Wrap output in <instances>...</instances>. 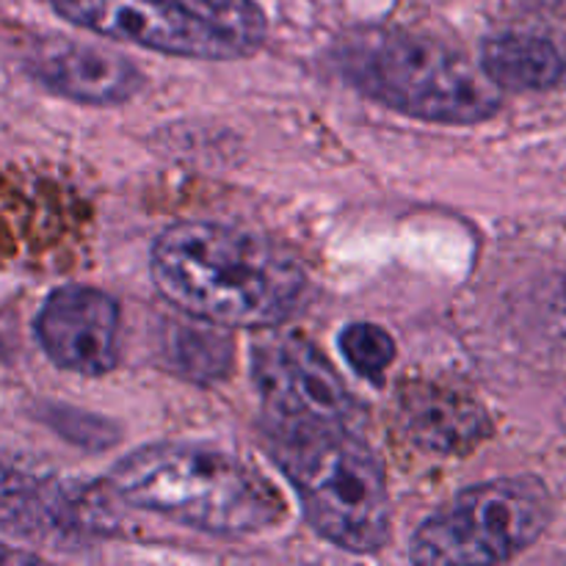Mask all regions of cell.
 <instances>
[{"mask_svg":"<svg viewBox=\"0 0 566 566\" xmlns=\"http://www.w3.org/2000/svg\"><path fill=\"white\" fill-rule=\"evenodd\" d=\"M105 495L210 536H252L285 517L274 484L208 446L164 442L133 451L105 479Z\"/></svg>","mask_w":566,"mask_h":566,"instance_id":"cell-2","label":"cell"},{"mask_svg":"<svg viewBox=\"0 0 566 566\" xmlns=\"http://www.w3.org/2000/svg\"><path fill=\"white\" fill-rule=\"evenodd\" d=\"M564 304H566V282H564Z\"/></svg>","mask_w":566,"mask_h":566,"instance_id":"cell-16","label":"cell"},{"mask_svg":"<svg viewBox=\"0 0 566 566\" xmlns=\"http://www.w3.org/2000/svg\"><path fill=\"white\" fill-rule=\"evenodd\" d=\"M269 451L324 539L348 553H376L387 545L392 512L385 468L352 426L271 420Z\"/></svg>","mask_w":566,"mask_h":566,"instance_id":"cell-3","label":"cell"},{"mask_svg":"<svg viewBox=\"0 0 566 566\" xmlns=\"http://www.w3.org/2000/svg\"><path fill=\"white\" fill-rule=\"evenodd\" d=\"M99 523L105 514L97 492L72 490L64 481L0 459V528L28 539L72 542L103 534Z\"/></svg>","mask_w":566,"mask_h":566,"instance_id":"cell-9","label":"cell"},{"mask_svg":"<svg viewBox=\"0 0 566 566\" xmlns=\"http://www.w3.org/2000/svg\"><path fill=\"white\" fill-rule=\"evenodd\" d=\"M59 17L86 31L182 59L230 61L247 50L227 33L171 0H44Z\"/></svg>","mask_w":566,"mask_h":566,"instance_id":"cell-7","label":"cell"},{"mask_svg":"<svg viewBox=\"0 0 566 566\" xmlns=\"http://www.w3.org/2000/svg\"><path fill=\"white\" fill-rule=\"evenodd\" d=\"M340 352L359 376L379 381L396 359V343L381 326L359 321L340 332Z\"/></svg>","mask_w":566,"mask_h":566,"instance_id":"cell-15","label":"cell"},{"mask_svg":"<svg viewBox=\"0 0 566 566\" xmlns=\"http://www.w3.org/2000/svg\"><path fill=\"white\" fill-rule=\"evenodd\" d=\"M335 61L357 92L415 119L479 125L501 111V88L486 72L434 36L363 28L340 39Z\"/></svg>","mask_w":566,"mask_h":566,"instance_id":"cell-4","label":"cell"},{"mask_svg":"<svg viewBox=\"0 0 566 566\" xmlns=\"http://www.w3.org/2000/svg\"><path fill=\"white\" fill-rule=\"evenodd\" d=\"M481 70L497 88L545 92L566 72V55L553 39L536 33H497L481 48Z\"/></svg>","mask_w":566,"mask_h":566,"instance_id":"cell-12","label":"cell"},{"mask_svg":"<svg viewBox=\"0 0 566 566\" xmlns=\"http://www.w3.org/2000/svg\"><path fill=\"white\" fill-rule=\"evenodd\" d=\"M551 523L536 479H497L459 492L412 536L415 564H503L528 551Z\"/></svg>","mask_w":566,"mask_h":566,"instance_id":"cell-5","label":"cell"},{"mask_svg":"<svg viewBox=\"0 0 566 566\" xmlns=\"http://www.w3.org/2000/svg\"><path fill=\"white\" fill-rule=\"evenodd\" d=\"M171 3L219 28L232 42L241 44L247 55H252L269 33V20L258 0H171Z\"/></svg>","mask_w":566,"mask_h":566,"instance_id":"cell-14","label":"cell"},{"mask_svg":"<svg viewBox=\"0 0 566 566\" xmlns=\"http://www.w3.org/2000/svg\"><path fill=\"white\" fill-rule=\"evenodd\" d=\"M149 269L171 304L208 324H282L307 293V274L293 254L269 238L210 221L160 232Z\"/></svg>","mask_w":566,"mask_h":566,"instance_id":"cell-1","label":"cell"},{"mask_svg":"<svg viewBox=\"0 0 566 566\" xmlns=\"http://www.w3.org/2000/svg\"><path fill=\"white\" fill-rule=\"evenodd\" d=\"M252 379L274 423L352 426L357 401L329 359L298 335L254 343Z\"/></svg>","mask_w":566,"mask_h":566,"instance_id":"cell-6","label":"cell"},{"mask_svg":"<svg viewBox=\"0 0 566 566\" xmlns=\"http://www.w3.org/2000/svg\"><path fill=\"white\" fill-rule=\"evenodd\" d=\"M171 365L197 381H219L230 374L232 343L208 326H175L171 329Z\"/></svg>","mask_w":566,"mask_h":566,"instance_id":"cell-13","label":"cell"},{"mask_svg":"<svg viewBox=\"0 0 566 566\" xmlns=\"http://www.w3.org/2000/svg\"><path fill=\"white\" fill-rule=\"evenodd\" d=\"M119 304L97 287L64 285L36 315V337L59 368L103 376L119 363Z\"/></svg>","mask_w":566,"mask_h":566,"instance_id":"cell-8","label":"cell"},{"mask_svg":"<svg viewBox=\"0 0 566 566\" xmlns=\"http://www.w3.org/2000/svg\"><path fill=\"white\" fill-rule=\"evenodd\" d=\"M401 409L412 440L426 451H473L492 431L484 407L462 392L434 385H409L401 396Z\"/></svg>","mask_w":566,"mask_h":566,"instance_id":"cell-11","label":"cell"},{"mask_svg":"<svg viewBox=\"0 0 566 566\" xmlns=\"http://www.w3.org/2000/svg\"><path fill=\"white\" fill-rule=\"evenodd\" d=\"M25 66L44 88L86 105L127 103L144 86V75L133 61L92 44H42L28 55Z\"/></svg>","mask_w":566,"mask_h":566,"instance_id":"cell-10","label":"cell"}]
</instances>
